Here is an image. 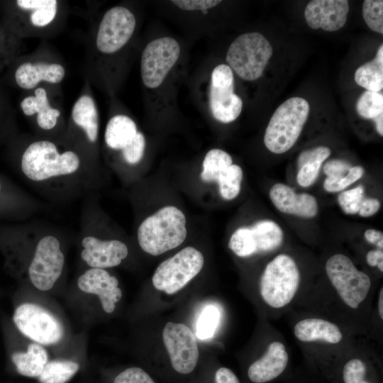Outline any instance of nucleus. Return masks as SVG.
<instances>
[{
  "mask_svg": "<svg viewBox=\"0 0 383 383\" xmlns=\"http://www.w3.org/2000/svg\"><path fill=\"white\" fill-rule=\"evenodd\" d=\"M380 208V202L376 198H365L362 199L358 213L362 217H369L376 213Z\"/></svg>",
  "mask_w": 383,
  "mask_h": 383,
  "instance_id": "obj_45",
  "label": "nucleus"
},
{
  "mask_svg": "<svg viewBox=\"0 0 383 383\" xmlns=\"http://www.w3.org/2000/svg\"><path fill=\"white\" fill-rule=\"evenodd\" d=\"M231 165L233 160L228 152L221 149H211L204 159L201 178L206 182H217L219 176Z\"/></svg>",
  "mask_w": 383,
  "mask_h": 383,
  "instance_id": "obj_29",
  "label": "nucleus"
},
{
  "mask_svg": "<svg viewBox=\"0 0 383 383\" xmlns=\"http://www.w3.org/2000/svg\"><path fill=\"white\" fill-rule=\"evenodd\" d=\"M186 237V217L174 206H164L148 216L137 229L140 248L152 255H159L178 247Z\"/></svg>",
  "mask_w": 383,
  "mask_h": 383,
  "instance_id": "obj_5",
  "label": "nucleus"
},
{
  "mask_svg": "<svg viewBox=\"0 0 383 383\" xmlns=\"http://www.w3.org/2000/svg\"><path fill=\"white\" fill-rule=\"evenodd\" d=\"M8 67L13 82L26 90L35 88L42 82L60 83L65 76V69L60 63L21 60L19 57Z\"/></svg>",
  "mask_w": 383,
  "mask_h": 383,
  "instance_id": "obj_20",
  "label": "nucleus"
},
{
  "mask_svg": "<svg viewBox=\"0 0 383 383\" xmlns=\"http://www.w3.org/2000/svg\"><path fill=\"white\" fill-rule=\"evenodd\" d=\"M145 149V138L141 132H138L135 138L128 143L120 154L123 164L133 167L142 160Z\"/></svg>",
  "mask_w": 383,
  "mask_h": 383,
  "instance_id": "obj_36",
  "label": "nucleus"
},
{
  "mask_svg": "<svg viewBox=\"0 0 383 383\" xmlns=\"http://www.w3.org/2000/svg\"><path fill=\"white\" fill-rule=\"evenodd\" d=\"M283 241L280 226L270 220L257 221L251 227H240L230 238L228 248L239 257L272 251Z\"/></svg>",
  "mask_w": 383,
  "mask_h": 383,
  "instance_id": "obj_14",
  "label": "nucleus"
},
{
  "mask_svg": "<svg viewBox=\"0 0 383 383\" xmlns=\"http://www.w3.org/2000/svg\"><path fill=\"white\" fill-rule=\"evenodd\" d=\"M138 132L136 123L129 116L118 114L108 121L104 135L107 149L119 152L135 138Z\"/></svg>",
  "mask_w": 383,
  "mask_h": 383,
  "instance_id": "obj_27",
  "label": "nucleus"
},
{
  "mask_svg": "<svg viewBox=\"0 0 383 383\" xmlns=\"http://www.w3.org/2000/svg\"><path fill=\"white\" fill-rule=\"evenodd\" d=\"M28 288L30 294L15 307L13 313L16 328L23 336L47 348L54 355L66 350L73 340L63 312L48 294Z\"/></svg>",
  "mask_w": 383,
  "mask_h": 383,
  "instance_id": "obj_3",
  "label": "nucleus"
},
{
  "mask_svg": "<svg viewBox=\"0 0 383 383\" xmlns=\"http://www.w3.org/2000/svg\"><path fill=\"white\" fill-rule=\"evenodd\" d=\"M216 383H240L236 375L227 367L219 368L215 374Z\"/></svg>",
  "mask_w": 383,
  "mask_h": 383,
  "instance_id": "obj_46",
  "label": "nucleus"
},
{
  "mask_svg": "<svg viewBox=\"0 0 383 383\" xmlns=\"http://www.w3.org/2000/svg\"><path fill=\"white\" fill-rule=\"evenodd\" d=\"M50 357L51 352L47 348L26 338L23 347L11 354L16 372L21 376L33 379L40 376Z\"/></svg>",
  "mask_w": 383,
  "mask_h": 383,
  "instance_id": "obj_25",
  "label": "nucleus"
},
{
  "mask_svg": "<svg viewBox=\"0 0 383 383\" xmlns=\"http://www.w3.org/2000/svg\"><path fill=\"white\" fill-rule=\"evenodd\" d=\"M355 81L367 91L378 92L383 88V45L375 57L359 67L355 72Z\"/></svg>",
  "mask_w": 383,
  "mask_h": 383,
  "instance_id": "obj_28",
  "label": "nucleus"
},
{
  "mask_svg": "<svg viewBox=\"0 0 383 383\" xmlns=\"http://www.w3.org/2000/svg\"><path fill=\"white\" fill-rule=\"evenodd\" d=\"M356 109L362 118L374 119L383 113V95L367 90L358 99Z\"/></svg>",
  "mask_w": 383,
  "mask_h": 383,
  "instance_id": "obj_34",
  "label": "nucleus"
},
{
  "mask_svg": "<svg viewBox=\"0 0 383 383\" xmlns=\"http://www.w3.org/2000/svg\"><path fill=\"white\" fill-rule=\"evenodd\" d=\"M68 238L48 223H0V249L6 266L26 287L48 294L65 282Z\"/></svg>",
  "mask_w": 383,
  "mask_h": 383,
  "instance_id": "obj_2",
  "label": "nucleus"
},
{
  "mask_svg": "<svg viewBox=\"0 0 383 383\" xmlns=\"http://www.w3.org/2000/svg\"><path fill=\"white\" fill-rule=\"evenodd\" d=\"M308 101L292 97L282 103L272 116L265 130L264 143L272 152L282 154L298 140L309 113Z\"/></svg>",
  "mask_w": 383,
  "mask_h": 383,
  "instance_id": "obj_6",
  "label": "nucleus"
},
{
  "mask_svg": "<svg viewBox=\"0 0 383 383\" xmlns=\"http://www.w3.org/2000/svg\"><path fill=\"white\" fill-rule=\"evenodd\" d=\"M243 179V170L237 165H231L218 177L219 192L227 200L235 199L240 191Z\"/></svg>",
  "mask_w": 383,
  "mask_h": 383,
  "instance_id": "obj_32",
  "label": "nucleus"
},
{
  "mask_svg": "<svg viewBox=\"0 0 383 383\" xmlns=\"http://www.w3.org/2000/svg\"><path fill=\"white\" fill-rule=\"evenodd\" d=\"M331 155V150L326 146L316 147L301 152L298 157V167L308 161H320L323 162Z\"/></svg>",
  "mask_w": 383,
  "mask_h": 383,
  "instance_id": "obj_44",
  "label": "nucleus"
},
{
  "mask_svg": "<svg viewBox=\"0 0 383 383\" xmlns=\"http://www.w3.org/2000/svg\"><path fill=\"white\" fill-rule=\"evenodd\" d=\"M366 260L369 265L372 267L377 266L380 262H383V252L380 250H370L366 255Z\"/></svg>",
  "mask_w": 383,
  "mask_h": 383,
  "instance_id": "obj_48",
  "label": "nucleus"
},
{
  "mask_svg": "<svg viewBox=\"0 0 383 383\" xmlns=\"http://www.w3.org/2000/svg\"><path fill=\"white\" fill-rule=\"evenodd\" d=\"M365 239L377 247L383 248V233L374 229H367L365 232Z\"/></svg>",
  "mask_w": 383,
  "mask_h": 383,
  "instance_id": "obj_47",
  "label": "nucleus"
},
{
  "mask_svg": "<svg viewBox=\"0 0 383 383\" xmlns=\"http://www.w3.org/2000/svg\"><path fill=\"white\" fill-rule=\"evenodd\" d=\"M362 16L371 30L383 33L382 0H365L362 4Z\"/></svg>",
  "mask_w": 383,
  "mask_h": 383,
  "instance_id": "obj_35",
  "label": "nucleus"
},
{
  "mask_svg": "<svg viewBox=\"0 0 383 383\" xmlns=\"http://www.w3.org/2000/svg\"><path fill=\"white\" fill-rule=\"evenodd\" d=\"M78 234L80 268L109 269L119 266L129 255L127 243L108 233L96 194L83 199Z\"/></svg>",
  "mask_w": 383,
  "mask_h": 383,
  "instance_id": "obj_4",
  "label": "nucleus"
},
{
  "mask_svg": "<svg viewBox=\"0 0 383 383\" xmlns=\"http://www.w3.org/2000/svg\"><path fill=\"white\" fill-rule=\"evenodd\" d=\"M328 279L343 301L357 309L366 299L371 286L370 278L358 270L352 260L343 254H335L326 264Z\"/></svg>",
  "mask_w": 383,
  "mask_h": 383,
  "instance_id": "obj_10",
  "label": "nucleus"
},
{
  "mask_svg": "<svg viewBox=\"0 0 383 383\" xmlns=\"http://www.w3.org/2000/svg\"><path fill=\"white\" fill-rule=\"evenodd\" d=\"M294 332L295 336L303 342L322 340L336 344L343 338V334L335 324L316 318L299 321L294 326Z\"/></svg>",
  "mask_w": 383,
  "mask_h": 383,
  "instance_id": "obj_26",
  "label": "nucleus"
},
{
  "mask_svg": "<svg viewBox=\"0 0 383 383\" xmlns=\"http://www.w3.org/2000/svg\"><path fill=\"white\" fill-rule=\"evenodd\" d=\"M175 6L185 11H202L206 12L220 3L219 0H174L172 1Z\"/></svg>",
  "mask_w": 383,
  "mask_h": 383,
  "instance_id": "obj_42",
  "label": "nucleus"
},
{
  "mask_svg": "<svg viewBox=\"0 0 383 383\" xmlns=\"http://www.w3.org/2000/svg\"><path fill=\"white\" fill-rule=\"evenodd\" d=\"M348 11L347 0H313L307 4L304 16L310 28L333 32L345 26Z\"/></svg>",
  "mask_w": 383,
  "mask_h": 383,
  "instance_id": "obj_21",
  "label": "nucleus"
},
{
  "mask_svg": "<svg viewBox=\"0 0 383 383\" xmlns=\"http://www.w3.org/2000/svg\"><path fill=\"white\" fill-rule=\"evenodd\" d=\"M233 89V70L225 64L217 65L211 73L209 104L213 116L223 123L233 122L242 111L243 101Z\"/></svg>",
  "mask_w": 383,
  "mask_h": 383,
  "instance_id": "obj_15",
  "label": "nucleus"
},
{
  "mask_svg": "<svg viewBox=\"0 0 383 383\" xmlns=\"http://www.w3.org/2000/svg\"><path fill=\"white\" fill-rule=\"evenodd\" d=\"M45 208L42 201L0 174V221H26Z\"/></svg>",
  "mask_w": 383,
  "mask_h": 383,
  "instance_id": "obj_18",
  "label": "nucleus"
},
{
  "mask_svg": "<svg viewBox=\"0 0 383 383\" xmlns=\"http://www.w3.org/2000/svg\"><path fill=\"white\" fill-rule=\"evenodd\" d=\"M136 26L133 12L116 6L104 14L96 35V48L104 55H111L122 49L131 40Z\"/></svg>",
  "mask_w": 383,
  "mask_h": 383,
  "instance_id": "obj_13",
  "label": "nucleus"
},
{
  "mask_svg": "<svg viewBox=\"0 0 383 383\" xmlns=\"http://www.w3.org/2000/svg\"><path fill=\"white\" fill-rule=\"evenodd\" d=\"M70 345L50 357L36 379L38 383H67L79 372L82 365V350L76 354Z\"/></svg>",
  "mask_w": 383,
  "mask_h": 383,
  "instance_id": "obj_24",
  "label": "nucleus"
},
{
  "mask_svg": "<svg viewBox=\"0 0 383 383\" xmlns=\"http://www.w3.org/2000/svg\"><path fill=\"white\" fill-rule=\"evenodd\" d=\"M23 113L28 117H35L37 136L58 140L63 135L65 128L60 123L61 113L49 103L46 90L43 87L35 89L34 95L27 96L20 102Z\"/></svg>",
  "mask_w": 383,
  "mask_h": 383,
  "instance_id": "obj_19",
  "label": "nucleus"
},
{
  "mask_svg": "<svg viewBox=\"0 0 383 383\" xmlns=\"http://www.w3.org/2000/svg\"><path fill=\"white\" fill-rule=\"evenodd\" d=\"M378 310L379 315L381 319H383V289L382 288L379 294V301H378Z\"/></svg>",
  "mask_w": 383,
  "mask_h": 383,
  "instance_id": "obj_50",
  "label": "nucleus"
},
{
  "mask_svg": "<svg viewBox=\"0 0 383 383\" xmlns=\"http://www.w3.org/2000/svg\"><path fill=\"white\" fill-rule=\"evenodd\" d=\"M220 319L218 309L212 304L206 306L201 312L196 326V335L200 340L213 336Z\"/></svg>",
  "mask_w": 383,
  "mask_h": 383,
  "instance_id": "obj_33",
  "label": "nucleus"
},
{
  "mask_svg": "<svg viewBox=\"0 0 383 383\" xmlns=\"http://www.w3.org/2000/svg\"><path fill=\"white\" fill-rule=\"evenodd\" d=\"M272 53L271 44L262 34L250 32L239 35L231 43L226 59L229 67L240 78L254 81L262 76Z\"/></svg>",
  "mask_w": 383,
  "mask_h": 383,
  "instance_id": "obj_7",
  "label": "nucleus"
},
{
  "mask_svg": "<svg viewBox=\"0 0 383 383\" xmlns=\"http://www.w3.org/2000/svg\"><path fill=\"white\" fill-rule=\"evenodd\" d=\"M17 174L45 200L65 204L94 193L99 172L57 140L19 135L7 145Z\"/></svg>",
  "mask_w": 383,
  "mask_h": 383,
  "instance_id": "obj_1",
  "label": "nucleus"
},
{
  "mask_svg": "<svg viewBox=\"0 0 383 383\" xmlns=\"http://www.w3.org/2000/svg\"><path fill=\"white\" fill-rule=\"evenodd\" d=\"M364 199V187L361 185L340 193L338 201L342 210L347 214L358 213L360 205Z\"/></svg>",
  "mask_w": 383,
  "mask_h": 383,
  "instance_id": "obj_38",
  "label": "nucleus"
},
{
  "mask_svg": "<svg viewBox=\"0 0 383 383\" xmlns=\"http://www.w3.org/2000/svg\"><path fill=\"white\" fill-rule=\"evenodd\" d=\"M118 285L117 277L107 270L91 267L80 268L74 282L79 293L96 296L106 313H113L121 299L123 294Z\"/></svg>",
  "mask_w": 383,
  "mask_h": 383,
  "instance_id": "obj_17",
  "label": "nucleus"
},
{
  "mask_svg": "<svg viewBox=\"0 0 383 383\" xmlns=\"http://www.w3.org/2000/svg\"><path fill=\"white\" fill-rule=\"evenodd\" d=\"M162 338L174 370L181 374L192 372L199 352L192 330L184 323L168 322L163 329Z\"/></svg>",
  "mask_w": 383,
  "mask_h": 383,
  "instance_id": "obj_16",
  "label": "nucleus"
},
{
  "mask_svg": "<svg viewBox=\"0 0 383 383\" xmlns=\"http://www.w3.org/2000/svg\"><path fill=\"white\" fill-rule=\"evenodd\" d=\"M288 361L289 356L284 344L279 341L272 342L265 354L250 365L248 377L255 383L271 381L284 372Z\"/></svg>",
  "mask_w": 383,
  "mask_h": 383,
  "instance_id": "obj_23",
  "label": "nucleus"
},
{
  "mask_svg": "<svg viewBox=\"0 0 383 383\" xmlns=\"http://www.w3.org/2000/svg\"><path fill=\"white\" fill-rule=\"evenodd\" d=\"M366 367L363 361L354 358L345 365L343 370L344 383H369L365 380Z\"/></svg>",
  "mask_w": 383,
  "mask_h": 383,
  "instance_id": "obj_39",
  "label": "nucleus"
},
{
  "mask_svg": "<svg viewBox=\"0 0 383 383\" xmlns=\"http://www.w3.org/2000/svg\"><path fill=\"white\" fill-rule=\"evenodd\" d=\"M351 168V165L345 160L333 159L325 163L323 172L328 178H340L345 176Z\"/></svg>",
  "mask_w": 383,
  "mask_h": 383,
  "instance_id": "obj_43",
  "label": "nucleus"
},
{
  "mask_svg": "<svg viewBox=\"0 0 383 383\" xmlns=\"http://www.w3.org/2000/svg\"><path fill=\"white\" fill-rule=\"evenodd\" d=\"M18 135L15 111L0 87V146L7 145Z\"/></svg>",
  "mask_w": 383,
  "mask_h": 383,
  "instance_id": "obj_30",
  "label": "nucleus"
},
{
  "mask_svg": "<svg viewBox=\"0 0 383 383\" xmlns=\"http://www.w3.org/2000/svg\"><path fill=\"white\" fill-rule=\"evenodd\" d=\"M300 282V272L295 261L280 254L265 267L260 279V294L265 303L279 309L294 297Z\"/></svg>",
  "mask_w": 383,
  "mask_h": 383,
  "instance_id": "obj_8",
  "label": "nucleus"
},
{
  "mask_svg": "<svg viewBox=\"0 0 383 383\" xmlns=\"http://www.w3.org/2000/svg\"><path fill=\"white\" fill-rule=\"evenodd\" d=\"M181 48L171 37H161L150 41L144 48L140 60V75L149 89L159 87L177 63Z\"/></svg>",
  "mask_w": 383,
  "mask_h": 383,
  "instance_id": "obj_11",
  "label": "nucleus"
},
{
  "mask_svg": "<svg viewBox=\"0 0 383 383\" xmlns=\"http://www.w3.org/2000/svg\"><path fill=\"white\" fill-rule=\"evenodd\" d=\"M113 383H155L143 369L136 367H128L113 379Z\"/></svg>",
  "mask_w": 383,
  "mask_h": 383,
  "instance_id": "obj_41",
  "label": "nucleus"
},
{
  "mask_svg": "<svg viewBox=\"0 0 383 383\" xmlns=\"http://www.w3.org/2000/svg\"><path fill=\"white\" fill-rule=\"evenodd\" d=\"M270 197L281 212L303 218L314 217L318 213L316 198L309 194H296L290 187L277 183L270 190Z\"/></svg>",
  "mask_w": 383,
  "mask_h": 383,
  "instance_id": "obj_22",
  "label": "nucleus"
},
{
  "mask_svg": "<svg viewBox=\"0 0 383 383\" xmlns=\"http://www.w3.org/2000/svg\"><path fill=\"white\" fill-rule=\"evenodd\" d=\"M374 121L375 123L376 130L378 133L383 135V113L374 118Z\"/></svg>",
  "mask_w": 383,
  "mask_h": 383,
  "instance_id": "obj_49",
  "label": "nucleus"
},
{
  "mask_svg": "<svg viewBox=\"0 0 383 383\" xmlns=\"http://www.w3.org/2000/svg\"><path fill=\"white\" fill-rule=\"evenodd\" d=\"M364 174L361 166L351 167L348 172L340 178L327 177L323 182V187L328 192H338L360 179Z\"/></svg>",
  "mask_w": 383,
  "mask_h": 383,
  "instance_id": "obj_37",
  "label": "nucleus"
},
{
  "mask_svg": "<svg viewBox=\"0 0 383 383\" xmlns=\"http://www.w3.org/2000/svg\"><path fill=\"white\" fill-rule=\"evenodd\" d=\"M204 256L193 247H187L161 262L152 282L155 288L172 294L182 289L201 270Z\"/></svg>",
  "mask_w": 383,
  "mask_h": 383,
  "instance_id": "obj_9",
  "label": "nucleus"
},
{
  "mask_svg": "<svg viewBox=\"0 0 383 383\" xmlns=\"http://www.w3.org/2000/svg\"><path fill=\"white\" fill-rule=\"evenodd\" d=\"M323 162L320 161H308L299 167L296 176L298 184L303 187H308L316 180Z\"/></svg>",
  "mask_w": 383,
  "mask_h": 383,
  "instance_id": "obj_40",
  "label": "nucleus"
},
{
  "mask_svg": "<svg viewBox=\"0 0 383 383\" xmlns=\"http://www.w3.org/2000/svg\"><path fill=\"white\" fill-rule=\"evenodd\" d=\"M59 3L56 0H17L2 3V23L16 35L28 24L42 28L55 19Z\"/></svg>",
  "mask_w": 383,
  "mask_h": 383,
  "instance_id": "obj_12",
  "label": "nucleus"
},
{
  "mask_svg": "<svg viewBox=\"0 0 383 383\" xmlns=\"http://www.w3.org/2000/svg\"><path fill=\"white\" fill-rule=\"evenodd\" d=\"M20 38L0 22V75L19 57Z\"/></svg>",
  "mask_w": 383,
  "mask_h": 383,
  "instance_id": "obj_31",
  "label": "nucleus"
}]
</instances>
